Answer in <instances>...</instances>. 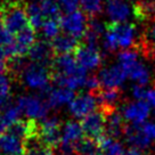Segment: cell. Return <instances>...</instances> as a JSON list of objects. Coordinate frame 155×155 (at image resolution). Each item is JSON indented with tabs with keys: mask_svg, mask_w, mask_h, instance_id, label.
I'll list each match as a JSON object with an SVG mask.
<instances>
[{
	"mask_svg": "<svg viewBox=\"0 0 155 155\" xmlns=\"http://www.w3.org/2000/svg\"><path fill=\"white\" fill-rule=\"evenodd\" d=\"M53 81L58 87L68 88L75 90L84 87L87 80V70L80 66L72 54L56 55L51 63Z\"/></svg>",
	"mask_w": 155,
	"mask_h": 155,
	"instance_id": "1",
	"label": "cell"
},
{
	"mask_svg": "<svg viewBox=\"0 0 155 155\" xmlns=\"http://www.w3.org/2000/svg\"><path fill=\"white\" fill-rule=\"evenodd\" d=\"M136 41V26L130 23H110L104 34V47L106 50L130 48Z\"/></svg>",
	"mask_w": 155,
	"mask_h": 155,
	"instance_id": "2",
	"label": "cell"
},
{
	"mask_svg": "<svg viewBox=\"0 0 155 155\" xmlns=\"http://www.w3.org/2000/svg\"><path fill=\"white\" fill-rule=\"evenodd\" d=\"M0 15L4 26L14 37L31 26L26 7H23L19 2H7L1 6Z\"/></svg>",
	"mask_w": 155,
	"mask_h": 155,
	"instance_id": "3",
	"label": "cell"
},
{
	"mask_svg": "<svg viewBox=\"0 0 155 155\" xmlns=\"http://www.w3.org/2000/svg\"><path fill=\"white\" fill-rule=\"evenodd\" d=\"M119 64L126 71L127 75L134 80L136 84L146 86L150 81V72L145 65L138 61L136 50H123L119 55Z\"/></svg>",
	"mask_w": 155,
	"mask_h": 155,
	"instance_id": "4",
	"label": "cell"
},
{
	"mask_svg": "<svg viewBox=\"0 0 155 155\" xmlns=\"http://www.w3.org/2000/svg\"><path fill=\"white\" fill-rule=\"evenodd\" d=\"M21 73L25 84L32 89L46 90L48 89L49 82L53 80L51 68L33 62L25 64Z\"/></svg>",
	"mask_w": 155,
	"mask_h": 155,
	"instance_id": "5",
	"label": "cell"
},
{
	"mask_svg": "<svg viewBox=\"0 0 155 155\" xmlns=\"http://www.w3.org/2000/svg\"><path fill=\"white\" fill-rule=\"evenodd\" d=\"M81 123L68 121L62 127V137L58 145V155H77L78 145L84 139Z\"/></svg>",
	"mask_w": 155,
	"mask_h": 155,
	"instance_id": "6",
	"label": "cell"
},
{
	"mask_svg": "<svg viewBox=\"0 0 155 155\" xmlns=\"http://www.w3.org/2000/svg\"><path fill=\"white\" fill-rule=\"evenodd\" d=\"M61 28L65 31V33L72 35L74 38L84 37V33L88 29V18L84 12L75 10L72 13H68L59 18Z\"/></svg>",
	"mask_w": 155,
	"mask_h": 155,
	"instance_id": "7",
	"label": "cell"
},
{
	"mask_svg": "<svg viewBox=\"0 0 155 155\" xmlns=\"http://www.w3.org/2000/svg\"><path fill=\"white\" fill-rule=\"evenodd\" d=\"M81 127L87 138L92 140H98L101 137L106 134V115L99 110L90 113L83 117L81 121Z\"/></svg>",
	"mask_w": 155,
	"mask_h": 155,
	"instance_id": "8",
	"label": "cell"
},
{
	"mask_svg": "<svg viewBox=\"0 0 155 155\" xmlns=\"http://www.w3.org/2000/svg\"><path fill=\"white\" fill-rule=\"evenodd\" d=\"M61 137H62V127L56 116L46 117L39 124L38 138L49 147L51 148L58 147Z\"/></svg>",
	"mask_w": 155,
	"mask_h": 155,
	"instance_id": "9",
	"label": "cell"
},
{
	"mask_svg": "<svg viewBox=\"0 0 155 155\" xmlns=\"http://www.w3.org/2000/svg\"><path fill=\"white\" fill-rule=\"evenodd\" d=\"M17 106L31 120L46 119L49 106L38 96H22L17 99Z\"/></svg>",
	"mask_w": 155,
	"mask_h": 155,
	"instance_id": "10",
	"label": "cell"
},
{
	"mask_svg": "<svg viewBox=\"0 0 155 155\" xmlns=\"http://www.w3.org/2000/svg\"><path fill=\"white\" fill-rule=\"evenodd\" d=\"M97 105H99L97 96L92 92H89L74 97V99L68 104V110L74 117L83 119L95 112Z\"/></svg>",
	"mask_w": 155,
	"mask_h": 155,
	"instance_id": "11",
	"label": "cell"
},
{
	"mask_svg": "<svg viewBox=\"0 0 155 155\" xmlns=\"http://www.w3.org/2000/svg\"><path fill=\"white\" fill-rule=\"evenodd\" d=\"M74 57L80 66L84 70H95L101 65L102 56L98 50V47L89 46L86 44H80L77 50L74 51Z\"/></svg>",
	"mask_w": 155,
	"mask_h": 155,
	"instance_id": "12",
	"label": "cell"
},
{
	"mask_svg": "<svg viewBox=\"0 0 155 155\" xmlns=\"http://www.w3.org/2000/svg\"><path fill=\"white\" fill-rule=\"evenodd\" d=\"M150 113V106L147 102L136 101L124 106L122 115L124 120L131 122L132 124H141L146 122Z\"/></svg>",
	"mask_w": 155,
	"mask_h": 155,
	"instance_id": "13",
	"label": "cell"
},
{
	"mask_svg": "<svg viewBox=\"0 0 155 155\" xmlns=\"http://www.w3.org/2000/svg\"><path fill=\"white\" fill-rule=\"evenodd\" d=\"M104 7L112 23H126L132 12L126 0H106Z\"/></svg>",
	"mask_w": 155,
	"mask_h": 155,
	"instance_id": "14",
	"label": "cell"
},
{
	"mask_svg": "<svg viewBox=\"0 0 155 155\" xmlns=\"http://www.w3.org/2000/svg\"><path fill=\"white\" fill-rule=\"evenodd\" d=\"M0 154L26 155V145L23 139L10 134L9 131L0 135Z\"/></svg>",
	"mask_w": 155,
	"mask_h": 155,
	"instance_id": "15",
	"label": "cell"
},
{
	"mask_svg": "<svg viewBox=\"0 0 155 155\" xmlns=\"http://www.w3.org/2000/svg\"><path fill=\"white\" fill-rule=\"evenodd\" d=\"M54 54L55 53L51 48V45L41 40V41H35V44L30 49L28 55L31 62L50 68L55 57Z\"/></svg>",
	"mask_w": 155,
	"mask_h": 155,
	"instance_id": "16",
	"label": "cell"
},
{
	"mask_svg": "<svg viewBox=\"0 0 155 155\" xmlns=\"http://www.w3.org/2000/svg\"><path fill=\"white\" fill-rule=\"evenodd\" d=\"M127 77L128 75L126 71L119 64V65H112L110 68L102 70L98 78L102 86H104L105 88H119L126 81Z\"/></svg>",
	"mask_w": 155,
	"mask_h": 155,
	"instance_id": "17",
	"label": "cell"
},
{
	"mask_svg": "<svg viewBox=\"0 0 155 155\" xmlns=\"http://www.w3.org/2000/svg\"><path fill=\"white\" fill-rule=\"evenodd\" d=\"M35 44V30L31 26L15 35V54L16 58L29 54L30 49Z\"/></svg>",
	"mask_w": 155,
	"mask_h": 155,
	"instance_id": "18",
	"label": "cell"
},
{
	"mask_svg": "<svg viewBox=\"0 0 155 155\" xmlns=\"http://www.w3.org/2000/svg\"><path fill=\"white\" fill-rule=\"evenodd\" d=\"M50 45L55 55H66V54L74 53L80 44L77 38L68 33H64L59 34L57 38L51 40Z\"/></svg>",
	"mask_w": 155,
	"mask_h": 155,
	"instance_id": "19",
	"label": "cell"
},
{
	"mask_svg": "<svg viewBox=\"0 0 155 155\" xmlns=\"http://www.w3.org/2000/svg\"><path fill=\"white\" fill-rule=\"evenodd\" d=\"M74 99V91L68 89V88L58 87L55 89H51L48 92L47 96V104L49 107H54L57 108L65 105V104H70Z\"/></svg>",
	"mask_w": 155,
	"mask_h": 155,
	"instance_id": "20",
	"label": "cell"
},
{
	"mask_svg": "<svg viewBox=\"0 0 155 155\" xmlns=\"http://www.w3.org/2000/svg\"><path fill=\"white\" fill-rule=\"evenodd\" d=\"M106 115V132L108 136L113 138H119L120 136L124 135L126 127L124 126V117L122 113L116 110L105 114Z\"/></svg>",
	"mask_w": 155,
	"mask_h": 155,
	"instance_id": "21",
	"label": "cell"
},
{
	"mask_svg": "<svg viewBox=\"0 0 155 155\" xmlns=\"http://www.w3.org/2000/svg\"><path fill=\"white\" fill-rule=\"evenodd\" d=\"M105 31H106V28L98 19L94 18L91 21H89L88 29L86 31V33H84V37H83V39H84L83 44L97 47V44H98L99 39H101L102 35L105 34Z\"/></svg>",
	"mask_w": 155,
	"mask_h": 155,
	"instance_id": "22",
	"label": "cell"
},
{
	"mask_svg": "<svg viewBox=\"0 0 155 155\" xmlns=\"http://www.w3.org/2000/svg\"><path fill=\"white\" fill-rule=\"evenodd\" d=\"M98 146L101 148L102 155H122L123 154V147L121 143L116 140L108 135H104L98 140Z\"/></svg>",
	"mask_w": 155,
	"mask_h": 155,
	"instance_id": "23",
	"label": "cell"
},
{
	"mask_svg": "<svg viewBox=\"0 0 155 155\" xmlns=\"http://www.w3.org/2000/svg\"><path fill=\"white\" fill-rule=\"evenodd\" d=\"M134 14L140 21H148L155 18V1L141 0L137 2L134 8Z\"/></svg>",
	"mask_w": 155,
	"mask_h": 155,
	"instance_id": "24",
	"label": "cell"
},
{
	"mask_svg": "<svg viewBox=\"0 0 155 155\" xmlns=\"http://www.w3.org/2000/svg\"><path fill=\"white\" fill-rule=\"evenodd\" d=\"M26 145V155H55L54 148L49 147L38 137L31 138L25 143Z\"/></svg>",
	"mask_w": 155,
	"mask_h": 155,
	"instance_id": "25",
	"label": "cell"
},
{
	"mask_svg": "<svg viewBox=\"0 0 155 155\" xmlns=\"http://www.w3.org/2000/svg\"><path fill=\"white\" fill-rule=\"evenodd\" d=\"M26 12H28L31 28L33 30H41L46 18L42 14L40 5L39 4H28L26 5Z\"/></svg>",
	"mask_w": 155,
	"mask_h": 155,
	"instance_id": "26",
	"label": "cell"
},
{
	"mask_svg": "<svg viewBox=\"0 0 155 155\" xmlns=\"http://www.w3.org/2000/svg\"><path fill=\"white\" fill-rule=\"evenodd\" d=\"M39 5L41 7L42 14L46 19L61 18V7L58 5L57 0H42Z\"/></svg>",
	"mask_w": 155,
	"mask_h": 155,
	"instance_id": "27",
	"label": "cell"
},
{
	"mask_svg": "<svg viewBox=\"0 0 155 155\" xmlns=\"http://www.w3.org/2000/svg\"><path fill=\"white\" fill-rule=\"evenodd\" d=\"M61 23L59 19L48 18L45 19L42 28H41V32L44 34V37L48 40H54L59 35V31H61Z\"/></svg>",
	"mask_w": 155,
	"mask_h": 155,
	"instance_id": "28",
	"label": "cell"
},
{
	"mask_svg": "<svg viewBox=\"0 0 155 155\" xmlns=\"http://www.w3.org/2000/svg\"><path fill=\"white\" fill-rule=\"evenodd\" d=\"M21 113L22 112L19 110V107L17 106V104L16 105H8L6 107L5 111L2 112V114H1V117H2V121L5 123L7 130L17 121H19Z\"/></svg>",
	"mask_w": 155,
	"mask_h": 155,
	"instance_id": "29",
	"label": "cell"
},
{
	"mask_svg": "<svg viewBox=\"0 0 155 155\" xmlns=\"http://www.w3.org/2000/svg\"><path fill=\"white\" fill-rule=\"evenodd\" d=\"M77 155H102V153L96 140L86 138L78 145Z\"/></svg>",
	"mask_w": 155,
	"mask_h": 155,
	"instance_id": "30",
	"label": "cell"
},
{
	"mask_svg": "<svg viewBox=\"0 0 155 155\" xmlns=\"http://www.w3.org/2000/svg\"><path fill=\"white\" fill-rule=\"evenodd\" d=\"M81 7L87 15L95 17L103 9V0H81Z\"/></svg>",
	"mask_w": 155,
	"mask_h": 155,
	"instance_id": "31",
	"label": "cell"
},
{
	"mask_svg": "<svg viewBox=\"0 0 155 155\" xmlns=\"http://www.w3.org/2000/svg\"><path fill=\"white\" fill-rule=\"evenodd\" d=\"M10 94V82L8 78L0 74V108L6 105V103L9 98Z\"/></svg>",
	"mask_w": 155,
	"mask_h": 155,
	"instance_id": "32",
	"label": "cell"
},
{
	"mask_svg": "<svg viewBox=\"0 0 155 155\" xmlns=\"http://www.w3.org/2000/svg\"><path fill=\"white\" fill-rule=\"evenodd\" d=\"M57 2L66 14L78 10L79 6L81 5V0H57Z\"/></svg>",
	"mask_w": 155,
	"mask_h": 155,
	"instance_id": "33",
	"label": "cell"
},
{
	"mask_svg": "<svg viewBox=\"0 0 155 155\" xmlns=\"http://www.w3.org/2000/svg\"><path fill=\"white\" fill-rule=\"evenodd\" d=\"M84 87L89 90V92L96 94V92H98L99 90H101L102 83H101V81H99V78L95 77V75H91V77L87 78L86 83H84Z\"/></svg>",
	"mask_w": 155,
	"mask_h": 155,
	"instance_id": "34",
	"label": "cell"
},
{
	"mask_svg": "<svg viewBox=\"0 0 155 155\" xmlns=\"http://www.w3.org/2000/svg\"><path fill=\"white\" fill-rule=\"evenodd\" d=\"M140 128L150 141L155 140V122H144L140 124Z\"/></svg>",
	"mask_w": 155,
	"mask_h": 155,
	"instance_id": "35",
	"label": "cell"
},
{
	"mask_svg": "<svg viewBox=\"0 0 155 155\" xmlns=\"http://www.w3.org/2000/svg\"><path fill=\"white\" fill-rule=\"evenodd\" d=\"M148 90H146L145 86H140V84H136L132 87V95L137 101H143L145 99L147 96Z\"/></svg>",
	"mask_w": 155,
	"mask_h": 155,
	"instance_id": "36",
	"label": "cell"
},
{
	"mask_svg": "<svg viewBox=\"0 0 155 155\" xmlns=\"http://www.w3.org/2000/svg\"><path fill=\"white\" fill-rule=\"evenodd\" d=\"M146 99H147V103L150 104V106L153 107L155 111V88L148 90L147 96H146Z\"/></svg>",
	"mask_w": 155,
	"mask_h": 155,
	"instance_id": "37",
	"label": "cell"
},
{
	"mask_svg": "<svg viewBox=\"0 0 155 155\" xmlns=\"http://www.w3.org/2000/svg\"><path fill=\"white\" fill-rule=\"evenodd\" d=\"M122 155H141V153L139 152V150H137V148H130V150L123 152Z\"/></svg>",
	"mask_w": 155,
	"mask_h": 155,
	"instance_id": "38",
	"label": "cell"
},
{
	"mask_svg": "<svg viewBox=\"0 0 155 155\" xmlns=\"http://www.w3.org/2000/svg\"><path fill=\"white\" fill-rule=\"evenodd\" d=\"M6 130H7V128H6L5 123H4V121H2L1 114H0V135H1V134H4Z\"/></svg>",
	"mask_w": 155,
	"mask_h": 155,
	"instance_id": "39",
	"label": "cell"
},
{
	"mask_svg": "<svg viewBox=\"0 0 155 155\" xmlns=\"http://www.w3.org/2000/svg\"><path fill=\"white\" fill-rule=\"evenodd\" d=\"M4 59H5V58H2L0 56V74H2V72L5 71V68H6V64H5V62H4Z\"/></svg>",
	"mask_w": 155,
	"mask_h": 155,
	"instance_id": "40",
	"label": "cell"
},
{
	"mask_svg": "<svg viewBox=\"0 0 155 155\" xmlns=\"http://www.w3.org/2000/svg\"><path fill=\"white\" fill-rule=\"evenodd\" d=\"M28 4H40L42 0H26Z\"/></svg>",
	"mask_w": 155,
	"mask_h": 155,
	"instance_id": "41",
	"label": "cell"
}]
</instances>
